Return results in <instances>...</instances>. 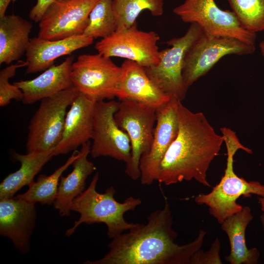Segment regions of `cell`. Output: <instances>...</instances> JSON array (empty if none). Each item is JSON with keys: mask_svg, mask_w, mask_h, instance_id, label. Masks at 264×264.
Wrapping results in <instances>:
<instances>
[{"mask_svg": "<svg viewBox=\"0 0 264 264\" xmlns=\"http://www.w3.org/2000/svg\"><path fill=\"white\" fill-rule=\"evenodd\" d=\"M259 46L261 54L264 58V41L260 43Z\"/></svg>", "mask_w": 264, "mask_h": 264, "instance_id": "cell-33", "label": "cell"}, {"mask_svg": "<svg viewBox=\"0 0 264 264\" xmlns=\"http://www.w3.org/2000/svg\"><path fill=\"white\" fill-rule=\"evenodd\" d=\"M88 141L82 146L79 156L73 162L72 172L66 176H61L54 207L61 216L70 215L73 200L85 190L86 180L96 170L94 164L88 159L90 153Z\"/></svg>", "mask_w": 264, "mask_h": 264, "instance_id": "cell-20", "label": "cell"}, {"mask_svg": "<svg viewBox=\"0 0 264 264\" xmlns=\"http://www.w3.org/2000/svg\"><path fill=\"white\" fill-rule=\"evenodd\" d=\"M73 61L74 57L69 56L33 79L13 83L23 93L22 102L25 104H33L73 87L70 72Z\"/></svg>", "mask_w": 264, "mask_h": 264, "instance_id": "cell-19", "label": "cell"}, {"mask_svg": "<svg viewBox=\"0 0 264 264\" xmlns=\"http://www.w3.org/2000/svg\"><path fill=\"white\" fill-rule=\"evenodd\" d=\"M96 101L79 92L67 111L62 139L54 156L75 151L91 139Z\"/></svg>", "mask_w": 264, "mask_h": 264, "instance_id": "cell-16", "label": "cell"}, {"mask_svg": "<svg viewBox=\"0 0 264 264\" xmlns=\"http://www.w3.org/2000/svg\"><path fill=\"white\" fill-rule=\"evenodd\" d=\"M258 199L261 205V209L263 211H264V196L260 197Z\"/></svg>", "mask_w": 264, "mask_h": 264, "instance_id": "cell-32", "label": "cell"}, {"mask_svg": "<svg viewBox=\"0 0 264 264\" xmlns=\"http://www.w3.org/2000/svg\"><path fill=\"white\" fill-rule=\"evenodd\" d=\"M173 217L167 199L164 208L152 212L146 224H138L113 239L102 258L87 264H190L193 254L200 249L206 232L200 230L193 242L180 245L172 228Z\"/></svg>", "mask_w": 264, "mask_h": 264, "instance_id": "cell-1", "label": "cell"}, {"mask_svg": "<svg viewBox=\"0 0 264 264\" xmlns=\"http://www.w3.org/2000/svg\"><path fill=\"white\" fill-rule=\"evenodd\" d=\"M119 104L113 100L96 102L90 154L93 158L108 156L127 164L132 148L128 135L115 121Z\"/></svg>", "mask_w": 264, "mask_h": 264, "instance_id": "cell-12", "label": "cell"}, {"mask_svg": "<svg viewBox=\"0 0 264 264\" xmlns=\"http://www.w3.org/2000/svg\"><path fill=\"white\" fill-rule=\"evenodd\" d=\"M13 0H0V19L4 17L6 15L5 13L7 8Z\"/></svg>", "mask_w": 264, "mask_h": 264, "instance_id": "cell-31", "label": "cell"}, {"mask_svg": "<svg viewBox=\"0 0 264 264\" xmlns=\"http://www.w3.org/2000/svg\"><path fill=\"white\" fill-rule=\"evenodd\" d=\"M119 101L115 121L128 135L132 148L131 158L126 165L125 172L136 180L141 176L140 158L149 152L153 140L156 108L129 99Z\"/></svg>", "mask_w": 264, "mask_h": 264, "instance_id": "cell-6", "label": "cell"}, {"mask_svg": "<svg viewBox=\"0 0 264 264\" xmlns=\"http://www.w3.org/2000/svg\"><path fill=\"white\" fill-rule=\"evenodd\" d=\"M220 243L217 238L209 250L204 252L200 249L196 251L190 259V264H221L220 256Z\"/></svg>", "mask_w": 264, "mask_h": 264, "instance_id": "cell-29", "label": "cell"}, {"mask_svg": "<svg viewBox=\"0 0 264 264\" xmlns=\"http://www.w3.org/2000/svg\"><path fill=\"white\" fill-rule=\"evenodd\" d=\"M178 131L159 168L157 181L165 185L195 179L207 187L209 167L224 143L201 112H194L179 101Z\"/></svg>", "mask_w": 264, "mask_h": 264, "instance_id": "cell-2", "label": "cell"}, {"mask_svg": "<svg viewBox=\"0 0 264 264\" xmlns=\"http://www.w3.org/2000/svg\"><path fill=\"white\" fill-rule=\"evenodd\" d=\"M99 0H57L39 23L38 37L57 40L83 34L89 13Z\"/></svg>", "mask_w": 264, "mask_h": 264, "instance_id": "cell-13", "label": "cell"}, {"mask_svg": "<svg viewBox=\"0 0 264 264\" xmlns=\"http://www.w3.org/2000/svg\"><path fill=\"white\" fill-rule=\"evenodd\" d=\"M94 39L84 34L57 40L39 37L30 39L26 54V73L44 71L55 60L92 44Z\"/></svg>", "mask_w": 264, "mask_h": 264, "instance_id": "cell-18", "label": "cell"}, {"mask_svg": "<svg viewBox=\"0 0 264 264\" xmlns=\"http://www.w3.org/2000/svg\"><path fill=\"white\" fill-rule=\"evenodd\" d=\"M57 0H37L36 4L29 13V18L35 22H39L44 14Z\"/></svg>", "mask_w": 264, "mask_h": 264, "instance_id": "cell-30", "label": "cell"}, {"mask_svg": "<svg viewBox=\"0 0 264 264\" xmlns=\"http://www.w3.org/2000/svg\"><path fill=\"white\" fill-rule=\"evenodd\" d=\"M240 22L248 31H264V0H227Z\"/></svg>", "mask_w": 264, "mask_h": 264, "instance_id": "cell-27", "label": "cell"}, {"mask_svg": "<svg viewBox=\"0 0 264 264\" xmlns=\"http://www.w3.org/2000/svg\"><path fill=\"white\" fill-rule=\"evenodd\" d=\"M32 27L31 22L11 14L0 19V64L8 65L26 53Z\"/></svg>", "mask_w": 264, "mask_h": 264, "instance_id": "cell-22", "label": "cell"}, {"mask_svg": "<svg viewBox=\"0 0 264 264\" xmlns=\"http://www.w3.org/2000/svg\"><path fill=\"white\" fill-rule=\"evenodd\" d=\"M78 93L72 87L41 100L28 126L27 153L56 148L62 137L67 109Z\"/></svg>", "mask_w": 264, "mask_h": 264, "instance_id": "cell-5", "label": "cell"}, {"mask_svg": "<svg viewBox=\"0 0 264 264\" xmlns=\"http://www.w3.org/2000/svg\"><path fill=\"white\" fill-rule=\"evenodd\" d=\"M253 219L250 208L244 206L241 211L228 217L221 223V229L228 237L230 246V254L225 259L231 264L258 263L259 250L255 247L248 248L246 243V229Z\"/></svg>", "mask_w": 264, "mask_h": 264, "instance_id": "cell-21", "label": "cell"}, {"mask_svg": "<svg viewBox=\"0 0 264 264\" xmlns=\"http://www.w3.org/2000/svg\"><path fill=\"white\" fill-rule=\"evenodd\" d=\"M173 12L184 22L198 24L206 34L255 45L256 33L244 29L232 11L220 8L214 0H185Z\"/></svg>", "mask_w": 264, "mask_h": 264, "instance_id": "cell-10", "label": "cell"}, {"mask_svg": "<svg viewBox=\"0 0 264 264\" xmlns=\"http://www.w3.org/2000/svg\"><path fill=\"white\" fill-rule=\"evenodd\" d=\"M26 66L25 62H20L8 66L0 71V106L8 105L11 100L22 101L23 94L18 87L9 82V79L15 75L18 68Z\"/></svg>", "mask_w": 264, "mask_h": 264, "instance_id": "cell-28", "label": "cell"}, {"mask_svg": "<svg viewBox=\"0 0 264 264\" xmlns=\"http://www.w3.org/2000/svg\"><path fill=\"white\" fill-rule=\"evenodd\" d=\"M260 220L262 223L263 229L264 230V211H263V213L262 214V215L260 216Z\"/></svg>", "mask_w": 264, "mask_h": 264, "instance_id": "cell-34", "label": "cell"}, {"mask_svg": "<svg viewBox=\"0 0 264 264\" xmlns=\"http://www.w3.org/2000/svg\"><path fill=\"white\" fill-rule=\"evenodd\" d=\"M159 39L154 31L139 30L135 23L128 28L116 29L95 45L98 53L134 61L144 67L155 66L160 59L157 45Z\"/></svg>", "mask_w": 264, "mask_h": 264, "instance_id": "cell-11", "label": "cell"}, {"mask_svg": "<svg viewBox=\"0 0 264 264\" xmlns=\"http://www.w3.org/2000/svg\"><path fill=\"white\" fill-rule=\"evenodd\" d=\"M255 50V45L232 37L209 35L202 31L185 55L182 71L184 84L188 88L226 55H248Z\"/></svg>", "mask_w": 264, "mask_h": 264, "instance_id": "cell-9", "label": "cell"}, {"mask_svg": "<svg viewBox=\"0 0 264 264\" xmlns=\"http://www.w3.org/2000/svg\"><path fill=\"white\" fill-rule=\"evenodd\" d=\"M113 0H99L91 10L83 34L93 39L105 38L117 29Z\"/></svg>", "mask_w": 264, "mask_h": 264, "instance_id": "cell-26", "label": "cell"}, {"mask_svg": "<svg viewBox=\"0 0 264 264\" xmlns=\"http://www.w3.org/2000/svg\"><path fill=\"white\" fill-rule=\"evenodd\" d=\"M220 131L227 150L224 174L210 193L200 194L194 199L198 204L207 206L210 215L221 224L228 217L242 210V206L236 201L240 197H250L253 194L264 196V185L258 181H247L235 174L233 162L237 151L241 149L251 154L252 151L240 142L232 130L222 128Z\"/></svg>", "mask_w": 264, "mask_h": 264, "instance_id": "cell-3", "label": "cell"}, {"mask_svg": "<svg viewBox=\"0 0 264 264\" xmlns=\"http://www.w3.org/2000/svg\"><path fill=\"white\" fill-rule=\"evenodd\" d=\"M121 68L99 53L83 54L73 62L70 72L73 87L96 102L116 96Z\"/></svg>", "mask_w": 264, "mask_h": 264, "instance_id": "cell-8", "label": "cell"}, {"mask_svg": "<svg viewBox=\"0 0 264 264\" xmlns=\"http://www.w3.org/2000/svg\"><path fill=\"white\" fill-rule=\"evenodd\" d=\"M120 67L121 72L116 96L119 100H132L157 108L172 98L154 84L144 67L128 60Z\"/></svg>", "mask_w": 264, "mask_h": 264, "instance_id": "cell-17", "label": "cell"}, {"mask_svg": "<svg viewBox=\"0 0 264 264\" xmlns=\"http://www.w3.org/2000/svg\"><path fill=\"white\" fill-rule=\"evenodd\" d=\"M202 32L198 24L192 23L183 36L167 42L171 47L160 51L159 61L157 65L145 67L151 80L172 98L181 101L186 96L188 88L182 77L185 57Z\"/></svg>", "mask_w": 264, "mask_h": 264, "instance_id": "cell-7", "label": "cell"}, {"mask_svg": "<svg viewBox=\"0 0 264 264\" xmlns=\"http://www.w3.org/2000/svg\"><path fill=\"white\" fill-rule=\"evenodd\" d=\"M35 204L17 198L0 199V234L10 239L23 254L30 250L36 219Z\"/></svg>", "mask_w": 264, "mask_h": 264, "instance_id": "cell-15", "label": "cell"}, {"mask_svg": "<svg viewBox=\"0 0 264 264\" xmlns=\"http://www.w3.org/2000/svg\"><path fill=\"white\" fill-rule=\"evenodd\" d=\"M78 151L75 150L66 163L49 176L40 175L36 181L28 185L26 192L15 197L33 203L51 205L57 197L58 185L63 172L78 158Z\"/></svg>", "mask_w": 264, "mask_h": 264, "instance_id": "cell-24", "label": "cell"}, {"mask_svg": "<svg viewBox=\"0 0 264 264\" xmlns=\"http://www.w3.org/2000/svg\"><path fill=\"white\" fill-rule=\"evenodd\" d=\"M54 149L27 152L25 154L14 153L13 156L20 162L21 166L18 170L7 176L0 183V199L13 198L23 187L32 182L35 176L54 156Z\"/></svg>", "mask_w": 264, "mask_h": 264, "instance_id": "cell-23", "label": "cell"}, {"mask_svg": "<svg viewBox=\"0 0 264 264\" xmlns=\"http://www.w3.org/2000/svg\"><path fill=\"white\" fill-rule=\"evenodd\" d=\"M117 29L128 28L136 23V19L144 10L154 16L163 13V0H113Z\"/></svg>", "mask_w": 264, "mask_h": 264, "instance_id": "cell-25", "label": "cell"}, {"mask_svg": "<svg viewBox=\"0 0 264 264\" xmlns=\"http://www.w3.org/2000/svg\"><path fill=\"white\" fill-rule=\"evenodd\" d=\"M99 174L96 173L88 188L73 201L71 210L79 213L80 217L74 225L67 229L66 235H71L82 223H104L107 235L110 239L129 230L138 223L128 222L124 219L125 213L132 211L141 203L139 198L130 197L124 202H119L114 198L116 191L111 186L104 193H99L96 185Z\"/></svg>", "mask_w": 264, "mask_h": 264, "instance_id": "cell-4", "label": "cell"}, {"mask_svg": "<svg viewBox=\"0 0 264 264\" xmlns=\"http://www.w3.org/2000/svg\"><path fill=\"white\" fill-rule=\"evenodd\" d=\"M179 101L171 98L156 109V124L151 147L149 152L141 156L139 162L143 185H150L157 180L161 162L177 136Z\"/></svg>", "mask_w": 264, "mask_h": 264, "instance_id": "cell-14", "label": "cell"}]
</instances>
